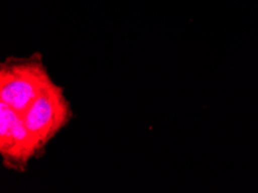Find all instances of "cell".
<instances>
[{
  "mask_svg": "<svg viewBox=\"0 0 258 193\" xmlns=\"http://www.w3.org/2000/svg\"><path fill=\"white\" fill-rule=\"evenodd\" d=\"M52 82L41 54L9 58L0 65V102L22 115Z\"/></svg>",
  "mask_w": 258,
  "mask_h": 193,
  "instance_id": "obj_1",
  "label": "cell"
},
{
  "mask_svg": "<svg viewBox=\"0 0 258 193\" xmlns=\"http://www.w3.org/2000/svg\"><path fill=\"white\" fill-rule=\"evenodd\" d=\"M73 116L64 88L52 82L22 113L25 124L43 153L50 141L59 133Z\"/></svg>",
  "mask_w": 258,
  "mask_h": 193,
  "instance_id": "obj_2",
  "label": "cell"
},
{
  "mask_svg": "<svg viewBox=\"0 0 258 193\" xmlns=\"http://www.w3.org/2000/svg\"><path fill=\"white\" fill-rule=\"evenodd\" d=\"M37 154L40 152L21 113L0 102V156L4 165L23 172Z\"/></svg>",
  "mask_w": 258,
  "mask_h": 193,
  "instance_id": "obj_3",
  "label": "cell"
}]
</instances>
